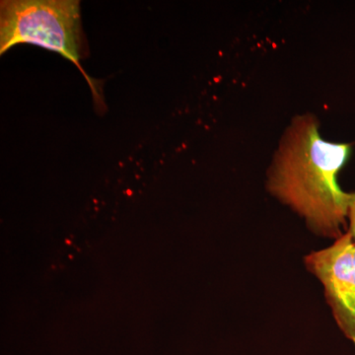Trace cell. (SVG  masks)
<instances>
[{
    "label": "cell",
    "instance_id": "obj_4",
    "mask_svg": "<svg viewBox=\"0 0 355 355\" xmlns=\"http://www.w3.org/2000/svg\"><path fill=\"white\" fill-rule=\"evenodd\" d=\"M347 219H349V230H347V233L352 236L355 243V193H349V200H347Z\"/></svg>",
    "mask_w": 355,
    "mask_h": 355
},
{
    "label": "cell",
    "instance_id": "obj_3",
    "mask_svg": "<svg viewBox=\"0 0 355 355\" xmlns=\"http://www.w3.org/2000/svg\"><path fill=\"white\" fill-rule=\"evenodd\" d=\"M306 268L323 284L338 328L355 345V243L349 233L305 257Z\"/></svg>",
    "mask_w": 355,
    "mask_h": 355
},
{
    "label": "cell",
    "instance_id": "obj_2",
    "mask_svg": "<svg viewBox=\"0 0 355 355\" xmlns=\"http://www.w3.org/2000/svg\"><path fill=\"white\" fill-rule=\"evenodd\" d=\"M20 44L60 53L83 72L100 105L101 91L81 67L80 2L77 0H6L0 6V55Z\"/></svg>",
    "mask_w": 355,
    "mask_h": 355
},
{
    "label": "cell",
    "instance_id": "obj_1",
    "mask_svg": "<svg viewBox=\"0 0 355 355\" xmlns=\"http://www.w3.org/2000/svg\"><path fill=\"white\" fill-rule=\"evenodd\" d=\"M349 144L323 139L312 114L291 121L268 171L270 193L305 219L315 234L338 239L347 225V200L338 183Z\"/></svg>",
    "mask_w": 355,
    "mask_h": 355
}]
</instances>
